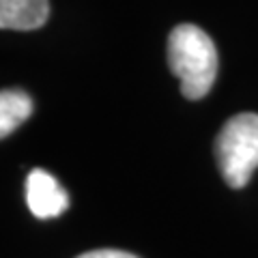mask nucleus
I'll return each instance as SVG.
<instances>
[{
  "label": "nucleus",
  "mask_w": 258,
  "mask_h": 258,
  "mask_svg": "<svg viewBox=\"0 0 258 258\" xmlns=\"http://www.w3.org/2000/svg\"><path fill=\"white\" fill-rule=\"evenodd\" d=\"M26 205L39 220H54L67 211L69 196L50 172L35 168L26 176Z\"/></svg>",
  "instance_id": "7ed1b4c3"
},
{
  "label": "nucleus",
  "mask_w": 258,
  "mask_h": 258,
  "mask_svg": "<svg viewBox=\"0 0 258 258\" xmlns=\"http://www.w3.org/2000/svg\"><path fill=\"white\" fill-rule=\"evenodd\" d=\"M47 0H0V26L5 30H37L47 22Z\"/></svg>",
  "instance_id": "20e7f679"
},
{
  "label": "nucleus",
  "mask_w": 258,
  "mask_h": 258,
  "mask_svg": "<svg viewBox=\"0 0 258 258\" xmlns=\"http://www.w3.org/2000/svg\"><path fill=\"white\" fill-rule=\"evenodd\" d=\"M168 64L179 78L183 97L196 101L211 91L217 78V50L213 39L194 24H181L168 37Z\"/></svg>",
  "instance_id": "f257e3e1"
},
{
  "label": "nucleus",
  "mask_w": 258,
  "mask_h": 258,
  "mask_svg": "<svg viewBox=\"0 0 258 258\" xmlns=\"http://www.w3.org/2000/svg\"><path fill=\"white\" fill-rule=\"evenodd\" d=\"M32 114V99L22 88H5L0 93V136L7 138Z\"/></svg>",
  "instance_id": "39448f33"
},
{
  "label": "nucleus",
  "mask_w": 258,
  "mask_h": 258,
  "mask_svg": "<svg viewBox=\"0 0 258 258\" xmlns=\"http://www.w3.org/2000/svg\"><path fill=\"white\" fill-rule=\"evenodd\" d=\"M78 258H138V256L123 252V249H93V252L80 254Z\"/></svg>",
  "instance_id": "423d86ee"
},
{
  "label": "nucleus",
  "mask_w": 258,
  "mask_h": 258,
  "mask_svg": "<svg viewBox=\"0 0 258 258\" xmlns=\"http://www.w3.org/2000/svg\"><path fill=\"white\" fill-rule=\"evenodd\" d=\"M215 159L232 189L245 187L258 168V114L245 112L226 120L215 138Z\"/></svg>",
  "instance_id": "f03ea898"
}]
</instances>
